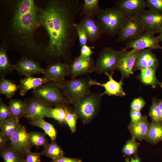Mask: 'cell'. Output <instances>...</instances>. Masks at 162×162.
<instances>
[{
    "instance_id": "obj_40",
    "label": "cell",
    "mask_w": 162,
    "mask_h": 162,
    "mask_svg": "<svg viewBox=\"0 0 162 162\" xmlns=\"http://www.w3.org/2000/svg\"><path fill=\"white\" fill-rule=\"evenodd\" d=\"M146 7L162 13V0H146Z\"/></svg>"
},
{
    "instance_id": "obj_2",
    "label": "cell",
    "mask_w": 162,
    "mask_h": 162,
    "mask_svg": "<svg viewBox=\"0 0 162 162\" xmlns=\"http://www.w3.org/2000/svg\"><path fill=\"white\" fill-rule=\"evenodd\" d=\"M38 6V22L49 37L44 62L47 65L58 62L70 64L78 37L75 25L82 4L79 0H47Z\"/></svg>"
},
{
    "instance_id": "obj_14",
    "label": "cell",
    "mask_w": 162,
    "mask_h": 162,
    "mask_svg": "<svg viewBox=\"0 0 162 162\" xmlns=\"http://www.w3.org/2000/svg\"><path fill=\"white\" fill-rule=\"evenodd\" d=\"M141 50H131L124 51L119 59L117 69L123 78H128L133 73V68L136 59Z\"/></svg>"
},
{
    "instance_id": "obj_16",
    "label": "cell",
    "mask_w": 162,
    "mask_h": 162,
    "mask_svg": "<svg viewBox=\"0 0 162 162\" xmlns=\"http://www.w3.org/2000/svg\"><path fill=\"white\" fill-rule=\"evenodd\" d=\"M145 31L154 34L162 29V13L152 9L145 10L140 17Z\"/></svg>"
},
{
    "instance_id": "obj_1",
    "label": "cell",
    "mask_w": 162,
    "mask_h": 162,
    "mask_svg": "<svg viewBox=\"0 0 162 162\" xmlns=\"http://www.w3.org/2000/svg\"><path fill=\"white\" fill-rule=\"evenodd\" d=\"M0 38L8 50H16L21 57L44 61L46 45L38 43L35 33L40 27L38 6L34 0L0 1Z\"/></svg>"
},
{
    "instance_id": "obj_29",
    "label": "cell",
    "mask_w": 162,
    "mask_h": 162,
    "mask_svg": "<svg viewBox=\"0 0 162 162\" xmlns=\"http://www.w3.org/2000/svg\"><path fill=\"white\" fill-rule=\"evenodd\" d=\"M101 10L98 0H84L79 15L95 17Z\"/></svg>"
},
{
    "instance_id": "obj_13",
    "label": "cell",
    "mask_w": 162,
    "mask_h": 162,
    "mask_svg": "<svg viewBox=\"0 0 162 162\" xmlns=\"http://www.w3.org/2000/svg\"><path fill=\"white\" fill-rule=\"evenodd\" d=\"M44 76L50 81L57 84L63 82L65 77L70 75V64L58 62L48 65L44 69Z\"/></svg>"
},
{
    "instance_id": "obj_20",
    "label": "cell",
    "mask_w": 162,
    "mask_h": 162,
    "mask_svg": "<svg viewBox=\"0 0 162 162\" xmlns=\"http://www.w3.org/2000/svg\"><path fill=\"white\" fill-rule=\"evenodd\" d=\"M79 23L84 28L88 40L90 42H95L104 34L97 19L94 16H84Z\"/></svg>"
},
{
    "instance_id": "obj_3",
    "label": "cell",
    "mask_w": 162,
    "mask_h": 162,
    "mask_svg": "<svg viewBox=\"0 0 162 162\" xmlns=\"http://www.w3.org/2000/svg\"><path fill=\"white\" fill-rule=\"evenodd\" d=\"M101 93L92 92L72 103L74 113L84 124L89 123L95 118L101 108Z\"/></svg>"
},
{
    "instance_id": "obj_26",
    "label": "cell",
    "mask_w": 162,
    "mask_h": 162,
    "mask_svg": "<svg viewBox=\"0 0 162 162\" xmlns=\"http://www.w3.org/2000/svg\"><path fill=\"white\" fill-rule=\"evenodd\" d=\"M140 73L138 78L143 83L146 85H150L155 88L160 83L158 80L156 75L155 69L147 68L140 70Z\"/></svg>"
},
{
    "instance_id": "obj_43",
    "label": "cell",
    "mask_w": 162,
    "mask_h": 162,
    "mask_svg": "<svg viewBox=\"0 0 162 162\" xmlns=\"http://www.w3.org/2000/svg\"><path fill=\"white\" fill-rule=\"evenodd\" d=\"M94 46H88L86 45L81 47L80 56L86 58L91 57L94 51L92 49L94 48Z\"/></svg>"
},
{
    "instance_id": "obj_7",
    "label": "cell",
    "mask_w": 162,
    "mask_h": 162,
    "mask_svg": "<svg viewBox=\"0 0 162 162\" xmlns=\"http://www.w3.org/2000/svg\"><path fill=\"white\" fill-rule=\"evenodd\" d=\"M125 50L123 48L117 50L110 47L104 48L99 54L94 71L99 74L110 71L114 72L117 69L119 58Z\"/></svg>"
},
{
    "instance_id": "obj_27",
    "label": "cell",
    "mask_w": 162,
    "mask_h": 162,
    "mask_svg": "<svg viewBox=\"0 0 162 162\" xmlns=\"http://www.w3.org/2000/svg\"><path fill=\"white\" fill-rule=\"evenodd\" d=\"M20 124L19 119L14 117L7 120L0 121V132L6 136L10 141V136Z\"/></svg>"
},
{
    "instance_id": "obj_24",
    "label": "cell",
    "mask_w": 162,
    "mask_h": 162,
    "mask_svg": "<svg viewBox=\"0 0 162 162\" xmlns=\"http://www.w3.org/2000/svg\"><path fill=\"white\" fill-rule=\"evenodd\" d=\"M7 47L5 43L2 41L0 44V74L1 76L13 72L14 64L10 62L8 56Z\"/></svg>"
},
{
    "instance_id": "obj_39",
    "label": "cell",
    "mask_w": 162,
    "mask_h": 162,
    "mask_svg": "<svg viewBox=\"0 0 162 162\" xmlns=\"http://www.w3.org/2000/svg\"><path fill=\"white\" fill-rule=\"evenodd\" d=\"M12 116L9 108L0 98V121L7 120Z\"/></svg>"
},
{
    "instance_id": "obj_25",
    "label": "cell",
    "mask_w": 162,
    "mask_h": 162,
    "mask_svg": "<svg viewBox=\"0 0 162 162\" xmlns=\"http://www.w3.org/2000/svg\"><path fill=\"white\" fill-rule=\"evenodd\" d=\"M144 140L153 144L162 141V122H150L148 130Z\"/></svg>"
},
{
    "instance_id": "obj_12",
    "label": "cell",
    "mask_w": 162,
    "mask_h": 162,
    "mask_svg": "<svg viewBox=\"0 0 162 162\" xmlns=\"http://www.w3.org/2000/svg\"><path fill=\"white\" fill-rule=\"evenodd\" d=\"M95 62L91 57L86 58L80 55L74 57L70 64V75L71 79L77 76L94 71Z\"/></svg>"
},
{
    "instance_id": "obj_31",
    "label": "cell",
    "mask_w": 162,
    "mask_h": 162,
    "mask_svg": "<svg viewBox=\"0 0 162 162\" xmlns=\"http://www.w3.org/2000/svg\"><path fill=\"white\" fill-rule=\"evenodd\" d=\"M29 123L43 129L46 134L51 139L52 141H55L56 131L53 126L44 120V118H40L31 120Z\"/></svg>"
},
{
    "instance_id": "obj_4",
    "label": "cell",
    "mask_w": 162,
    "mask_h": 162,
    "mask_svg": "<svg viewBox=\"0 0 162 162\" xmlns=\"http://www.w3.org/2000/svg\"><path fill=\"white\" fill-rule=\"evenodd\" d=\"M125 16L115 7L101 10L96 16L103 33L112 36L118 35Z\"/></svg>"
},
{
    "instance_id": "obj_48",
    "label": "cell",
    "mask_w": 162,
    "mask_h": 162,
    "mask_svg": "<svg viewBox=\"0 0 162 162\" xmlns=\"http://www.w3.org/2000/svg\"><path fill=\"white\" fill-rule=\"evenodd\" d=\"M158 105L161 112L162 118V100H157Z\"/></svg>"
},
{
    "instance_id": "obj_37",
    "label": "cell",
    "mask_w": 162,
    "mask_h": 162,
    "mask_svg": "<svg viewBox=\"0 0 162 162\" xmlns=\"http://www.w3.org/2000/svg\"><path fill=\"white\" fill-rule=\"evenodd\" d=\"M75 26L79 38L80 46L81 47L86 45L88 38L84 28L80 23H76Z\"/></svg>"
},
{
    "instance_id": "obj_45",
    "label": "cell",
    "mask_w": 162,
    "mask_h": 162,
    "mask_svg": "<svg viewBox=\"0 0 162 162\" xmlns=\"http://www.w3.org/2000/svg\"><path fill=\"white\" fill-rule=\"evenodd\" d=\"M50 162H82L79 158H73L66 157L64 156L59 157L56 159L52 160Z\"/></svg>"
},
{
    "instance_id": "obj_46",
    "label": "cell",
    "mask_w": 162,
    "mask_h": 162,
    "mask_svg": "<svg viewBox=\"0 0 162 162\" xmlns=\"http://www.w3.org/2000/svg\"><path fill=\"white\" fill-rule=\"evenodd\" d=\"M9 141L6 136L1 132H0V149H4L6 146L7 142Z\"/></svg>"
},
{
    "instance_id": "obj_50",
    "label": "cell",
    "mask_w": 162,
    "mask_h": 162,
    "mask_svg": "<svg viewBox=\"0 0 162 162\" xmlns=\"http://www.w3.org/2000/svg\"><path fill=\"white\" fill-rule=\"evenodd\" d=\"M160 86L162 88V83H160Z\"/></svg>"
},
{
    "instance_id": "obj_18",
    "label": "cell",
    "mask_w": 162,
    "mask_h": 162,
    "mask_svg": "<svg viewBox=\"0 0 162 162\" xmlns=\"http://www.w3.org/2000/svg\"><path fill=\"white\" fill-rule=\"evenodd\" d=\"M14 70L20 75L26 76H32L37 74H44V69L42 68L40 63L26 57L14 64Z\"/></svg>"
},
{
    "instance_id": "obj_44",
    "label": "cell",
    "mask_w": 162,
    "mask_h": 162,
    "mask_svg": "<svg viewBox=\"0 0 162 162\" xmlns=\"http://www.w3.org/2000/svg\"><path fill=\"white\" fill-rule=\"evenodd\" d=\"M130 116L131 122L134 123L142 120L146 116H142L140 111L130 110Z\"/></svg>"
},
{
    "instance_id": "obj_9",
    "label": "cell",
    "mask_w": 162,
    "mask_h": 162,
    "mask_svg": "<svg viewBox=\"0 0 162 162\" xmlns=\"http://www.w3.org/2000/svg\"><path fill=\"white\" fill-rule=\"evenodd\" d=\"M25 106L24 117L31 120L48 118L51 106L38 98L34 96L24 101Z\"/></svg>"
},
{
    "instance_id": "obj_34",
    "label": "cell",
    "mask_w": 162,
    "mask_h": 162,
    "mask_svg": "<svg viewBox=\"0 0 162 162\" xmlns=\"http://www.w3.org/2000/svg\"><path fill=\"white\" fill-rule=\"evenodd\" d=\"M66 107H56L51 108L49 111L48 118H54L61 124H66L65 118L66 115Z\"/></svg>"
},
{
    "instance_id": "obj_49",
    "label": "cell",
    "mask_w": 162,
    "mask_h": 162,
    "mask_svg": "<svg viewBox=\"0 0 162 162\" xmlns=\"http://www.w3.org/2000/svg\"><path fill=\"white\" fill-rule=\"evenodd\" d=\"M158 36L160 42L162 44V29L160 32Z\"/></svg>"
},
{
    "instance_id": "obj_33",
    "label": "cell",
    "mask_w": 162,
    "mask_h": 162,
    "mask_svg": "<svg viewBox=\"0 0 162 162\" xmlns=\"http://www.w3.org/2000/svg\"><path fill=\"white\" fill-rule=\"evenodd\" d=\"M29 143L31 146L45 147L48 144L46 134L43 132L32 131L28 133Z\"/></svg>"
},
{
    "instance_id": "obj_15",
    "label": "cell",
    "mask_w": 162,
    "mask_h": 162,
    "mask_svg": "<svg viewBox=\"0 0 162 162\" xmlns=\"http://www.w3.org/2000/svg\"><path fill=\"white\" fill-rule=\"evenodd\" d=\"M114 72H111V74H110L109 72L105 73L108 77L109 80L104 83L98 82L96 80H92L89 77L90 84L91 86L98 85L104 88L105 90L103 93H101L102 96L104 94L120 97L125 96L126 94L122 87L124 78L122 77L119 82H117L113 79V74Z\"/></svg>"
},
{
    "instance_id": "obj_35",
    "label": "cell",
    "mask_w": 162,
    "mask_h": 162,
    "mask_svg": "<svg viewBox=\"0 0 162 162\" xmlns=\"http://www.w3.org/2000/svg\"><path fill=\"white\" fill-rule=\"evenodd\" d=\"M139 145V143L133 138L128 140L122 149L124 156L129 157L137 155Z\"/></svg>"
},
{
    "instance_id": "obj_19",
    "label": "cell",
    "mask_w": 162,
    "mask_h": 162,
    "mask_svg": "<svg viewBox=\"0 0 162 162\" xmlns=\"http://www.w3.org/2000/svg\"><path fill=\"white\" fill-rule=\"evenodd\" d=\"M159 65L158 59L153 52L152 49H146L140 51L136 61L133 71L147 68L155 69Z\"/></svg>"
},
{
    "instance_id": "obj_30",
    "label": "cell",
    "mask_w": 162,
    "mask_h": 162,
    "mask_svg": "<svg viewBox=\"0 0 162 162\" xmlns=\"http://www.w3.org/2000/svg\"><path fill=\"white\" fill-rule=\"evenodd\" d=\"M40 153L54 160L63 156L64 152L56 141H53L45 146Z\"/></svg>"
},
{
    "instance_id": "obj_5",
    "label": "cell",
    "mask_w": 162,
    "mask_h": 162,
    "mask_svg": "<svg viewBox=\"0 0 162 162\" xmlns=\"http://www.w3.org/2000/svg\"><path fill=\"white\" fill-rule=\"evenodd\" d=\"M32 93L34 96L50 106L66 107L70 104L58 84L53 82H49L33 89Z\"/></svg>"
},
{
    "instance_id": "obj_51",
    "label": "cell",
    "mask_w": 162,
    "mask_h": 162,
    "mask_svg": "<svg viewBox=\"0 0 162 162\" xmlns=\"http://www.w3.org/2000/svg\"><path fill=\"white\" fill-rule=\"evenodd\" d=\"M23 162H26V161H25V160H24V161Z\"/></svg>"
},
{
    "instance_id": "obj_22",
    "label": "cell",
    "mask_w": 162,
    "mask_h": 162,
    "mask_svg": "<svg viewBox=\"0 0 162 162\" xmlns=\"http://www.w3.org/2000/svg\"><path fill=\"white\" fill-rule=\"evenodd\" d=\"M147 119V116L140 121L134 123L130 122L128 126V129L131 135L132 138L142 141L145 138L150 124Z\"/></svg>"
},
{
    "instance_id": "obj_41",
    "label": "cell",
    "mask_w": 162,
    "mask_h": 162,
    "mask_svg": "<svg viewBox=\"0 0 162 162\" xmlns=\"http://www.w3.org/2000/svg\"><path fill=\"white\" fill-rule=\"evenodd\" d=\"M146 104V102L142 98H136L131 104V110L140 111Z\"/></svg>"
},
{
    "instance_id": "obj_32",
    "label": "cell",
    "mask_w": 162,
    "mask_h": 162,
    "mask_svg": "<svg viewBox=\"0 0 162 162\" xmlns=\"http://www.w3.org/2000/svg\"><path fill=\"white\" fill-rule=\"evenodd\" d=\"M8 105L12 117L19 119L24 116L25 106L24 102L21 100L11 99L8 103Z\"/></svg>"
},
{
    "instance_id": "obj_17",
    "label": "cell",
    "mask_w": 162,
    "mask_h": 162,
    "mask_svg": "<svg viewBox=\"0 0 162 162\" xmlns=\"http://www.w3.org/2000/svg\"><path fill=\"white\" fill-rule=\"evenodd\" d=\"M10 141L15 149L23 154H26L30 151L28 133L25 127L21 124L10 136Z\"/></svg>"
},
{
    "instance_id": "obj_38",
    "label": "cell",
    "mask_w": 162,
    "mask_h": 162,
    "mask_svg": "<svg viewBox=\"0 0 162 162\" xmlns=\"http://www.w3.org/2000/svg\"><path fill=\"white\" fill-rule=\"evenodd\" d=\"M78 118L74 113H70L66 108V115L65 121L72 133L76 131V124Z\"/></svg>"
},
{
    "instance_id": "obj_28",
    "label": "cell",
    "mask_w": 162,
    "mask_h": 162,
    "mask_svg": "<svg viewBox=\"0 0 162 162\" xmlns=\"http://www.w3.org/2000/svg\"><path fill=\"white\" fill-rule=\"evenodd\" d=\"M0 94L4 95L7 98L12 97L19 89V86L13 81L1 76Z\"/></svg>"
},
{
    "instance_id": "obj_42",
    "label": "cell",
    "mask_w": 162,
    "mask_h": 162,
    "mask_svg": "<svg viewBox=\"0 0 162 162\" xmlns=\"http://www.w3.org/2000/svg\"><path fill=\"white\" fill-rule=\"evenodd\" d=\"M40 153L33 152L29 151L26 154V162H41Z\"/></svg>"
},
{
    "instance_id": "obj_10",
    "label": "cell",
    "mask_w": 162,
    "mask_h": 162,
    "mask_svg": "<svg viewBox=\"0 0 162 162\" xmlns=\"http://www.w3.org/2000/svg\"><path fill=\"white\" fill-rule=\"evenodd\" d=\"M158 36L147 31H145L139 36L131 41L126 42L123 49L142 50L146 49L162 50Z\"/></svg>"
},
{
    "instance_id": "obj_6",
    "label": "cell",
    "mask_w": 162,
    "mask_h": 162,
    "mask_svg": "<svg viewBox=\"0 0 162 162\" xmlns=\"http://www.w3.org/2000/svg\"><path fill=\"white\" fill-rule=\"evenodd\" d=\"M58 84L70 104L91 92L89 80L85 77L65 80Z\"/></svg>"
},
{
    "instance_id": "obj_36",
    "label": "cell",
    "mask_w": 162,
    "mask_h": 162,
    "mask_svg": "<svg viewBox=\"0 0 162 162\" xmlns=\"http://www.w3.org/2000/svg\"><path fill=\"white\" fill-rule=\"evenodd\" d=\"M149 115L151 118L152 122L158 123L162 122L161 112L158 105L157 100L155 98L152 99Z\"/></svg>"
},
{
    "instance_id": "obj_21",
    "label": "cell",
    "mask_w": 162,
    "mask_h": 162,
    "mask_svg": "<svg viewBox=\"0 0 162 162\" xmlns=\"http://www.w3.org/2000/svg\"><path fill=\"white\" fill-rule=\"evenodd\" d=\"M50 81L44 76L36 77L32 76H26L21 79L19 84L20 94L24 96L31 89H35Z\"/></svg>"
},
{
    "instance_id": "obj_47",
    "label": "cell",
    "mask_w": 162,
    "mask_h": 162,
    "mask_svg": "<svg viewBox=\"0 0 162 162\" xmlns=\"http://www.w3.org/2000/svg\"><path fill=\"white\" fill-rule=\"evenodd\" d=\"M125 162H141V161L140 158L137 154L131 158L130 160L127 158L125 160Z\"/></svg>"
},
{
    "instance_id": "obj_8",
    "label": "cell",
    "mask_w": 162,
    "mask_h": 162,
    "mask_svg": "<svg viewBox=\"0 0 162 162\" xmlns=\"http://www.w3.org/2000/svg\"><path fill=\"white\" fill-rule=\"evenodd\" d=\"M145 32V29L140 17L125 16L117 41L120 43L131 41Z\"/></svg>"
},
{
    "instance_id": "obj_23",
    "label": "cell",
    "mask_w": 162,
    "mask_h": 162,
    "mask_svg": "<svg viewBox=\"0 0 162 162\" xmlns=\"http://www.w3.org/2000/svg\"><path fill=\"white\" fill-rule=\"evenodd\" d=\"M0 154L4 162H23L26 158V154L18 151L10 143L0 150Z\"/></svg>"
},
{
    "instance_id": "obj_11",
    "label": "cell",
    "mask_w": 162,
    "mask_h": 162,
    "mask_svg": "<svg viewBox=\"0 0 162 162\" xmlns=\"http://www.w3.org/2000/svg\"><path fill=\"white\" fill-rule=\"evenodd\" d=\"M115 7L125 16L140 17L146 8L145 0H119Z\"/></svg>"
}]
</instances>
